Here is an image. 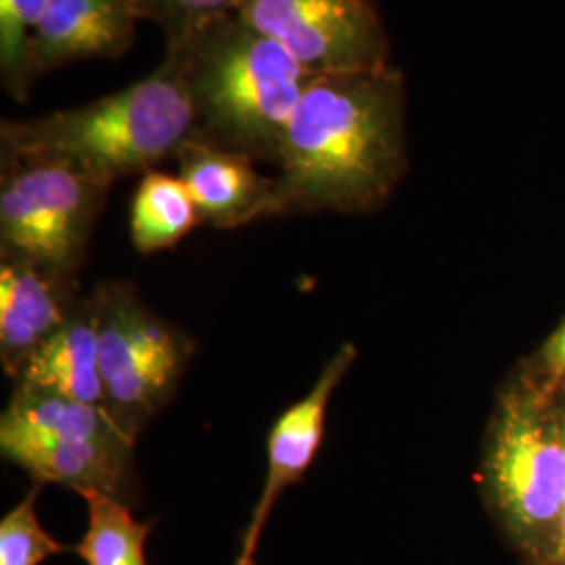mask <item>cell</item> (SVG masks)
I'll list each match as a JSON object with an SVG mask.
<instances>
[{
    "label": "cell",
    "instance_id": "1",
    "mask_svg": "<svg viewBox=\"0 0 565 565\" xmlns=\"http://www.w3.org/2000/svg\"><path fill=\"white\" fill-rule=\"evenodd\" d=\"M403 74H319L285 128L275 166L279 216L359 214L387 200L404 170Z\"/></svg>",
    "mask_w": 565,
    "mask_h": 565
},
{
    "label": "cell",
    "instance_id": "2",
    "mask_svg": "<svg viewBox=\"0 0 565 565\" xmlns=\"http://www.w3.org/2000/svg\"><path fill=\"white\" fill-rule=\"evenodd\" d=\"M195 114L177 51L141 81L81 107L0 121V151L51 160L114 184L177 158L193 139Z\"/></svg>",
    "mask_w": 565,
    "mask_h": 565
},
{
    "label": "cell",
    "instance_id": "3",
    "mask_svg": "<svg viewBox=\"0 0 565 565\" xmlns=\"http://www.w3.org/2000/svg\"><path fill=\"white\" fill-rule=\"evenodd\" d=\"M177 51L195 114V141L277 162L285 128L319 74L237 15L207 23Z\"/></svg>",
    "mask_w": 565,
    "mask_h": 565
},
{
    "label": "cell",
    "instance_id": "4",
    "mask_svg": "<svg viewBox=\"0 0 565 565\" xmlns=\"http://www.w3.org/2000/svg\"><path fill=\"white\" fill-rule=\"evenodd\" d=\"M99 338L103 408L137 443L174 401L195 343L142 302L135 285L99 282L93 291Z\"/></svg>",
    "mask_w": 565,
    "mask_h": 565
},
{
    "label": "cell",
    "instance_id": "5",
    "mask_svg": "<svg viewBox=\"0 0 565 565\" xmlns=\"http://www.w3.org/2000/svg\"><path fill=\"white\" fill-rule=\"evenodd\" d=\"M109 189L65 163L0 151V260L78 277Z\"/></svg>",
    "mask_w": 565,
    "mask_h": 565
},
{
    "label": "cell",
    "instance_id": "6",
    "mask_svg": "<svg viewBox=\"0 0 565 565\" xmlns=\"http://www.w3.org/2000/svg\"><path fill=\"white\" fill-rule=\"evenodd\" d=\"M488 478L509 532L553 565L565 507V424L541 398L527 394L503 404Z\"/></svg>",
    "mask_w": 565,
    "mask_h": 565
},
{
    "label": "cell",
    "instance_id": "7",
    "mask_svg": "<svg viewBox=\"0 0 565 565\" xmlns=\"http://www.w3.org/2000/svg\"><path fill=\"white\" fill-rule=\"evenodd\" d=\"M237 15L315 74L392 65L384 21L371 0H242Z\"/></svg>",
    "mask_w": 565,
    "mask_h": 565
},
{
    "label": "cell",
    "instance_id": "8",
    "mask_svg": "<svg viewBox=\"0 0 565 565\" xmlns=\"http://www.w3.org/2000/svg\"><path fill=\"white\" fill-rule=\"evenodd\" d=\"M356 359V348L343 343L342 348L324 364L317 384L298 403L285 408L270 427L266 440V480L260 499L254 507L252 520L242 539L239 565H254L256 548L260 545L264 525L275 505L289 486L302 482L306 471L312 467L317 452L323 445L327 411L335 387L342 384L348 369Z\"/></svg>",
    "mask_w": 565,
    "mask_h": 565
},
{
    "label": "cell",
    "instance_id": "9",
    "mask_svg": "<svg viewBox=\"0 0 565 565\" xmlns=\"http://www.w3.org/2000/svg\"><path fill=\"white\" fill-rule=\"evenodd\" d=\"M81 282L39 264L0 260V363L15 380L81 303Z\"/></svg>",
    "mask_w": 565,
    "mask_h": 565
},
{
    "label": "cell",
    "instance_id": "10",
    "mask_svg": "<svg viewBox=\"0 0 565 565\" xmlns=\"http://www.w3.org/2000/svg\"><path fill=\"white\" fill-rule=\"evenodd\" d=\"M174 160L203 224L239 228L279 216L277 182L260 174L256 162L242 153L191 139Z\"/></svg>",
    "mask_w": 565,
    "mask_h": 565
},
{
    "label": "cell",
    "instance_id": "11",
    "mask_svg": "<svg viewBox=\"0 0 565 565\" xmlns=\"http://www.w3.org/2000/svg\"><path fill=\"white\" fill-rule=\"evenodd\" d=\"M135 0H49L32 49V78L84 60H118L132 46Z\"/></svg>",
    "mask_w": 565,
    "mask_h": 565
},
{
    "label": "cell",
    "instance_id": "12",
    "mask_svg": "<svg viewBox=\"0 0 565 565\" xmlns=\"http://www.w3.org/2000/svg\"><path fill=\"white\" fill-rule=\"evenodd\" d=\"M21 467L32 484H60L78 494L97 492L128 507L139 501V478L135 471V440L72 438L49 445L28 446L4 455Z\"/></svg>",
    "mask_w": 565,
    "mask_h": 565
},
{
    "label": "cell",
    "instance_id": "13",
    "mask_svg": "<svg viewBox=\"0 0 565 565\" xmlns=\"http://www.w3.org/2000/svg\"><path fill=\"white\" fill-rule=\"evenodd\" d=\"M15 385L39 387L103 406L97 312L93 294H86L60 331L42 343L23 364Z\"/></svg>",
    "mask_w": 565,
    "mask_h": 565
},
{
    "label": "cell",
    "instance_id": "14",
    "mask_svg": "<svg viewBox=\"0 0 565 565\" xmlns=\"http://www.w3.org/2000/svg\"><path fill=\"white\" fill-rule=\"evenodd\" d=\"M114 436L126 434L99 404L82 403L39 387L15 385L0 417L2 457L28 446Z\"/></svg>",
    "mask_w": 565,
    "mask_h": 565
},
{
    "label": "cell",
    "instance_id": "15",
    "mask_svg": "<svg viewBox=\"0 0 565 565\" xmlns=\"http://www.w3.org/2000/svg\"><path fill=\"white\" fill-rule=\"evenodd\" d=\"M202 216L181 177L151 170L139 182L130 205V239L149 256L181 243Z\"/></svg>",
    "mask_w": 565,
    "mask_h": 565
},
{
    "label": "cell",
    "instance_id": "16",
    "mask_svg": "<svg viewBox=\"0 0 565 565\" xmlns=\"http://www.w3.org/2000/svg\"><path fill=\"white\" fill-rule=\"evenodd\" d=\"M88 522L74 553L86 565H147L145 545L156 520L141 522L118 499L84 492Z\"/></svg>",
    "mask_w": 565,
    "mask_h": 565
},
{
    "label": "cell",
    "instance_id": "17",
    "mask_svg": "<svg viewBox=\"0 0 565 565\" xmlns=\"http://www.w3.org/2000/svg\"><path fill=\"white\" fill-rule=\"evenodd\" d=\"M49 0H0V81L18 103L30 99L32 49Z\"/></svg>",
    "mask_w": 565,
    "mask_h": 565
},
{
    "label": "cell",
    "instance_id": "18",
    "mask_svg": "<svg viewBox=\"0 0 565 565\" xmlns=\"http://www.w3.org/2000/svg\"><path fill=\"white\" fill-rule=\"evenodd\" d=\"M44 486L32 484L18 505L0 520V565H42L46 559L63 555L61 545L42 527L36 503Z\"/></svg>",
    "mask_w": 565,
    "mask_h": 565
},
{
    "label": "cell",
    "instance_id": "19",
    "mask_svg": "<svg viewBox=\"0 0 565 565\" xmlns=\"http://www.w3.org/2000/svg\"><path fill=\"white\" fill-rule=\"evenodd\" d=\"M141 20L163 32L166 49L179 46L218 18L237 13L242 0H135Z\"/></svg>",
    "mask_w": 565,
    "mask_h": 565
},
{
    "label": "cell",
    "instance_id": "20",
    "mask_svg": "<svg viewBox=\"0 0 565 565\" xmlns=\"http://www.w3.org/2000/svg\"><path fill=\"white\" fill-rule=\"evenodd\" d=\"M545 356L555 373L565 375V323L562 324V329L551 338V342L546 345Z\"/></svg>",
    "mask_w": 565,
    "mask_h": 565
},
{
    "label": "cell",
    "instance_id": "21",
    "mask_svg": "<svg viewBox=\"0 0 565 565\" xmlns=\"http://www.w3.org/2000/svg\"><path fill=\"white\" fill-rule=\"evenodd\" d=\"M565 559V507L564 515H562V524H559V536H557V546H555V559L553 565L562 564Z\"/></svg>",
    "mask_w": 565,
    "mask_h": 565
},
{
    "label": "cell",
    "instance_id": "22",
    "mask_svg": "<svg viewBox=\"0 0 565 565\" xmlns=\"http://www.w3.org/2000/svg\"><path fill=\"white\" fill-rule=\"evenodd\" d=\"M557 565H565V559H564V562H562V564H557Z\"/></svg>",
    "mask_w": 565,
    "mask_h": 565
},
{
    "label": "cell",
    "instance_id": "23",
    "mask_svg": "<svg viewBox=\"0 0 565 565\" xmlns=\"http://www.w3.org/2000/svg\"><path fill=\"white\" fill-rule=\"evenodd\" d=\"M235 565H239V564H235ZM254 565H256V564H254Z\"/></svg>",
    "mask_w": 565,
    "mask_h": 565
}]
</instances>
